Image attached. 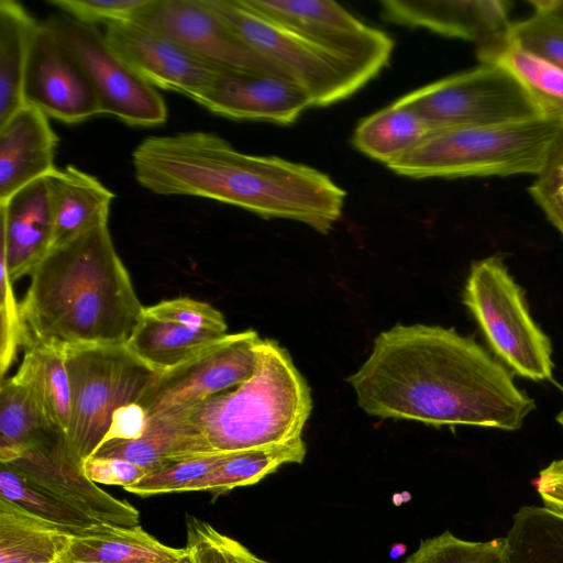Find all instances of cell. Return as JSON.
Masks as SVG:
<instances>
[{
  "instance_id": "6da1fadb",
  "label": "cell",
  "mask_w": 563,
  "mask_h": 563,
  "mask_svg": "<svg viewBox=\"0 0 563 563\" xmlns=\"http://www.w3.org/2000/svg\"><path fill=\"white\" fill-rule=\"evenodd\" d=\"M347 382L360 408L382 419L515 431L536 408L495 356L440 325L380 332Z\"/></svg>"
},
{
  "instance_id": "7a4b0ae2",
  "label": "cell",
  "mask_w": 563,
  "mask_h": 563,
  "mask_svg": "<svg viewBox=\"0 0 563 563\" xmlns=\"http://www.w3.org/2000/svg\"><path fill=\"white\" fill-rule=\"evenodd\" d=\"M136 181L162 196H192L328 233L346 192L327 174L277 156L245 154L203 131L152 135L132 152Z\"/></svg>"
},
{
  "instance_id": "3957f363",
  "label": "cell",
  "mask_w": 563,
  "mask_h": 563,
  "mask_svg": "<svg viewBox=\"0 0 563 563\" xmlns=\"http://www.w3.org/2000/svg\"><path fill=\"white\" fill-rule=\"evenodd\" d=\"M108 224L53 247L20 303L24 344H125L143 317Z\"/></svg>"
},
{
  "instance_id": "277c9868",
  "label": "cell",
  "mask_w": 563,
  "mask_h": 563,
  "mask_svg": "<svg viewBox=\"0 0 563 563\" xmlns=\"http://www.w3.org/2000/svg\"><path fill=\"white\" fill-rule=\"evenodd\" d=\"M255 351L256 366L249 379L181 410L213 452L288 442L301 437L311 413L310 388L287 350L266 339Z\"/></svg>"
},
{
  "instance_id": "5b68a950",
  "label": "cell",
  "mask_w": 563,
  "mask_h": 563,
  "mask_svg": "<svg viewBox=\"0 0 563 563\" xmlns=\"http://www.w3.org/2000/svg\"><path fill=\"white\" fill-rule=\"evenodd\" d=\"M562 134L563 123L548 118L442 129L387 167L418 179L537 175Z\"/></svg>"
},
{
  "instance_id": "8992f818",
  "label": "cell",
  "mask_w": 563,
  "mask_h": 563,
  "mask_svg": "<svg viewBox=\"0 0 563 563\" xmlns=\"http://www.w3.org/2000/svg\"><path fill=\"white\" fill-rule=\"evenodd\" d=\"M250 48L263 55L309 95L313 107L341 101L378 74L243 5L240 0H205Z\"/></svg>"
},
{
  "instance_id": "52a82bcc",
  "label": "cell",
  "mask_w": 563,
  "mask_h": 563,
  "mask_svg": "<svg viewBox=\"0 0 563 563\" xmlns=\"http://www.w3.org/2000/svg\"><path fill=\"white\" fill-rule=\"evenodd\" d=\"M495 357L533 382L553 380L552 344L530 314L525 292L499 255L474 262L463 292Z\"/></svg>"
},
{
  "instance_id": "ba28073f",
  "label": "cell",
  "mask_w": 563,
  "mask_h": 563,
  "mask_svg": "<svg viewBox=\"0 0 563 563\" xmlns=\"http://www.w3.org/2000/svg\"><path fill=\"white\" fill-rule=\"evenodd\" d=\"M70 385V418L66 431L73 450L86 460L102 443L113 413L137 402L157 373L125 344L64 346Z\"/></svg>"
},
{
  "instance_id": "9c48e42d",
  "label": "cell",
  "mask_w": 563,
  "mask_h": 563,
  "mask_svg": "<svg viewBox=\"0 0 563 563\" xmlns=\"http://www.w3.org/2000/svg\"><path fill=\"white\" fill-rule=\"evenodd\" d=\"M401 99L435 130L544 118L521 84L495 63H479L418 88Z\"/></svg>"
},
{
  "instance_id": "30bf717a",
  "label": "cell",
  "mask_w": 563,
  "mask_h": 563,
  "mask_svg": "<svg viewBox=\"0 0 563 563\" xmlns=\"http://www.w3.org/2000/svg\"><path fill=\"white\" fill-rule=\"evenodd\" d=\"M85 73L102 110L132 126H157L167 120L157 89L110 46L104 33L59 13L45 20Z\"/></svg>"
},
{
  "instance_id": "8fae6325",
  "label": "cell",
  "mask_w": 563,
  "mask_h": 563,
  "mask_svg": "<svg viewBox=\"0 0 563 563\" xmlns=\"http://www.w3.org/2000/svg\"><path fill=\"white\" fill-rule=\"evenodd\" d=\"M257 332L225 334L186 362L157 372L137 404L147 419L187 409L211 396L239 386L256 366Z\"/></svg>"
},
{
  "instance_id": "7c38bea8",
  "label": "cell",
  "mask_w": 563,
  "mask_h": 563,
  "mask_svg": "<svg viewBox=\"0 0 563 563\" xmlns=\"http://www.w3.org/2000/svg\"><path fill=\"white\" fill-rule=\"evenodd\" d=\"M132 22L169 36L220 69L287 77L277 65L235 36L205 0H153Z\"/></svg>"
},
{
  "instance_id": "4fadbf2b",
  "label": "cell",
  "mask_w": 563,
  "mask_h": 563,
  "mask_svg": "<svg viewBox=\"0 0 563 563\" xmlns=\"http://www.w3.org/2000/svg\"><path fill=\"white\" fill-rule=\"evenodd\" d=\"M246 8L331 49L355 59L377 74L388 64L393 40L366 25L345 8L329 0H240Z\"/></svg>"
},
{
  "instance_id": "5bb4252c",
  "label": "cell",
  "mask_w": 563,
  "mask_h": 563,
  "mask_svg": "<svg viewBox=\"0 0 563 563\" xmlns=\"http://www.w3.org/2000/svg\"><path fill=\"white\" fill-rule=\"evenodd\" d=\"M82 463L66 433L56 429L8 464L102 523L123 528L140 526L136 508L90 481Z\"/></svg>"
},
{
  "instance_id": "9a60e30c",
  "label": "cell",
  "mask_w": 563,
  "mask_h": 563,
  "mask_svg": "<svg viewBox=\"0 0 563 563\" xmlns=\"http://www.w3.org/2000/svg\"><path fill=\"white\" fill-rule=\"evenodd\" d=\"M24 104L74 124L101 115L100 103L81 67L46 21H41L23 80Z\"/></svg>"
},
{
  "instance_id": "2e32d148",
  "label": "cell",
  "mask_w": 563,
  "mask_h": 563,
  "mask_svg": "<svg viewBox=\"0 0 563 563\" xmlns=\"http://www.w3.org/2000/svg\"><path fill=\"white\" fill-rule=\"evenodd\" d=\"M208 111L232 120L288 125L313 107L307 91L292 79L261 71L221 69L191 98Z\"/></svg>"
},
{
  "instance_id": "e0dca14e",
  "label": "cell",
  "mask_w": 563,
  "mask_h": 563,
  "mask_svg": "<svg viewBox=\"0 0 563 563\" xmlns=\"http://www.w3.org/2000/svg\"><path fill=\"white\" fill-rule=\"evenodd\" d=\"M103 33L114 52L155 88L191 99L221 70L169 36L133 22L106 25Z\"/></svg>"
},
{
  "instance_id": "ac0fdd59",
  "label": "cell",
  "mask_w": 563,
  "mask_h": 563,
  "mask_svg": "<svg viewBox=\"0 0 563 563\" xmlns=\"http://www.w3.org/2000/svg\"><path fill=\"white\" fill-rule=\"evenodd\" d=\"M385 20L474 42L477 48L508 37L511 2L506 0H386Z\"/></svg>"
},
{
  "instance_id": "d6986e66",
  "label": "cell",
  "mask_w": 563,
  "mask_h": 563,
  "mask_svg": "<svg viewBox=\"0 0 563 563\" xmlns=\"http://www.w3.org/2000/svg\"><path fill=\"white\" fill-rule=\"evenodd\" d=\"M1 258L12 282L31 274L51 251L54 220L46 177L0 201Z\"/></svg>"
},
{
  "instance_id": "ffe728a7",
  "label": "cell",
  "mask_w": 563,
  "mask_h": 563,
  "mask_svg": "<svg viewBox=\"0 0 563 563\" xmlns=\"http://www.w3.org/2000/svg\"><path fill=\"white\" fill-rule=\"evenodd\" d=\"M58 141L48 117L27 104L0 124V201L56 169Z\"/></svg>"
},
{
  "instance_id": "44dd1931",
  "label": "cell",
  "mask_w": 563,
  "mask_h": 563,
  "mask_svg": "<svg viewBox=\"0 0 563 563\" xmlns=\"http://www.w3.org/2000/svg\"><path fill=\"white\" fill-rule=\"evenodd\" d=\"M46 178L54 220L52 249L108 224L115 195L97 177L74 165H66Z\"/></svg>"
},
{
  "instance_id": "7402d4cb",
  "label": "cell",
  "mask_w": 563,
  "mask_h": 563,
  "mask_svg": "<svg viewBox=\"0 0 563 563\" xmlns=\"http://www.w3.org/2000/svg\"><path fill=\"white\" fill-rule=\"evenodd\" d=\"M213 452L184 411L147 419L146 430L135 440L103 442L92 454L130 461L147 472L168 462Z\"/></svg>"
},
{
  "instance_id": "603a6c76",
  "label": "cell",
  "mask_w": 563,
  "mask_h": 563,
  "mask_svg": "<svg viewBox=\"0 0 563 563\" xmlns=\"http://www.w3.org/2000/svg\"><path fill=\"white\" fill-rule=\"evenodd\" d=\"M0 499L38 520L59 528L71 538L101 536L118 528L86 515L12 465L1 462Z\"/></svg>"
},
{
  "instance_id": "cb8c5ba5",
  "label": "cell",
  "mask_w": 563,
  "mask_h": 563,
  "mask_svg": "<svg viewBox=\"0 0 563 563\" xmlns=\"http://www.w3.org/2000/svg\"><path fill=\"white\" fill-rule=\"evenodd\" d=\"M435 130L401 98L364 118L353 144L363 154L386 166L421 144Z\"/></svg>"
},
{
  "instance_id": "d4e9b609",
  "label": "cell",
  "mask_w": 563,
  "mask_h": 563,
  "mask_svg": "<svg viewBox=\"0 0 563 563\" xmlns=\"http://www.w3.org/2000/svg\"><path fill=\"white\" fill-rule=\"evenodd\" d=\"M40 22L21 3L0 1V124L24 106V74Z\"/></svg>"
},
{
  "instance_id": "484cf974",
  "label": "cell",
  "mask_w": 563,
  "mask_h": 563,
  "mask_svg": "<svg viewBox=\"0 0 563 563\" xmlns=\"http://www.w3.org/2000/svg\"><path fill=\"white\" fill-rule=\"evenodd\" d=\"M225 334L143 314L125 345L148 367L163 372L186 362Z\"/></svg>"
},
{
  "instance_id": "4316f807",
  "label": "cell",
  "mask_w": 563,
  "mask_h": 563,
  "mask_svg": "<svg viewBox=\"0 0 563 563\" xmlns=\"http://www.w3.org/2000/svg\"><path fill=\"white\" fill-rule=\"evenodd\" d=\"M476 55L479 63H495L507 69L536 101L544 118L563 123L562 68L523 49L509 36L477 48Z\"/></svg>"
},
{
  "instance_id": "83f0119b",
  "label": "cell",
  "mask_w": 563,
  "mask_h": 563,
  "mask_svg": "<svg viewBox=\"0 0 563 563\" xmlns=\"http://www.w3.org/2000/svg\"><path fill=\"white\" fill-rule=\"evenodd\" d=\"M186 548L163 544L141 526L118 527L93 537L71 538L64 563H175Z\"/></svg>"
},
{
  "instance_id": "f1b7e54d",
  "label": "cell",
  "mask_w": 563,
  "mask_h": 563,
  "mask_svg": "<svg viewBox=\"0 0 563 563\" xmlns=\"http://www.w3.org/2000/svg\"><path fill=\"white\" fill-rule=\"evenodd\" d=\"M71 537L0 499V563H64Z\"/></svg>"
},
{
  "instance_id": "f546056e",
  "label": "cell",
  "mask_w": 563,
  "mask_h": 563,
  "mask_svg": "<svg viewBox=\"0 0 563 563\" xmlns=\"http://www.w3.org/2000/svg\"><path fill=\"white\" fill-rule=\"evenodd\" d=\"M307 446L301 437L282 444L234 451L212 472L190 484L186 492L203 490L213 496L235 487L258 483L288 463H301Z\"/></svg>"
},
{
  "instance_id": "4dcf8cb0",
  "label": "cell",
  "mask_w": 563,
  "mask_h": 563,
  "mask_svg": "<svg viewBox=\"0 0 563 563\" xmlns=\"http://www.w3.org/2000/svg\"><path fill=\"white\" fill-rule=\"evenodd\" d=\"M56 429L58 428L51 421L40 400L27 385L14 376L1 380V463L11 462L22 451Z\"/></svg>"
},
{
  "instance_id": "1f68e13d",
  "label": "cell",
  "mask_w": 563,
  "mask_h": 563,
  "mask_svg": "<svg viewBox=\"0 0 563 563\" xmlns=\"http://www.w3.org/2000/svg\"><path fill=\"white\" fill-rule=\"evenodd\" d=\"M25 349L13 376L31 388L51 421L66 433L70 418V385L64 346L32 343Z\"/></svg>"
},
{
  "instance_id": "d6a6232c",
  "label": "cell",
  "mask_w": 563,
  "mask_h": 563,
  "mask_svg": "<svg viewBox=\"0 0 563 563\" xmlns=\"http://www.w3.org/2000/svg\"><path fill=\"white\" fill-rule=\"evenodd\" d=\"M505 539L509 563H563V514L521 507Z\"/></svg>"
},
{
  "instance_id": "836d02e7",
  "label": "cell",
  "mask_w": 563,
  "mask_h": 563,
  "mask_svg": "<svg viewBox=\"0 0 563 563\" xmlns=\"http://www.w3.org/2000/svg\"><path fill=\"white\" fill-rule=\"evenodd\" d=\"M404 563H509L506 539L467 541L450 531L420 541Z\"/></svg>"
},
{
  "instance_id": "e575fe53",
  "label": "cell",
  "mask_w": 563,
  "mask_h": 563,
  "mask_svg": "<svg viewBox=\"0 0 563 563\" xmlns=\"http://www.w3.org/2000/svg\"><path fill=\"white\" fill-rule=\"evenodd\" d=\"M231 452H210L168 462L147 472L136 484L124 488L141 497L185 493L197 479L217 468Z\"/></svg>"
},
{
  "instance_id": "d590c367",
  "label": "cell",
  "mask_w": 563,
  "mask_h": 563,
  "mask_svg": "<svg viewBox=\"0 0 563 563\" xmlns=\"http://www.w3.org/2000/svg\"><path fill=\"white\" fill-rule=\"evenodd\" d=\"M186 548L194 563H269L235 539L195 517L187 520Z\"/></svg>"
},
{
  "instance_id": "8d00e7d4",
  "label": "cell",
  "mask_w": 563,
  "mask_h": 563,
  "mask_svg": "<svg viewBox=\"0 0 563 563\" xmlns=\"http://www.w3.org/2000/svg\"><path fill=\"white\" fill-rule=\"evenodd\" d=\"M508 36L523 49L563 69V25L533 13L512 22Z\"/></svg>"
},
{
  "instance_id": "74e56055",
  "label": "cell",
  "mask_w": 563,
  "mask_h": 563,
  "mask_svg": "<svg viewBox=\"0 0 563 563\" xmlns=\"http://www.w3.org/2000/svg\"><path fill=\"white\" fill-rule=\"evenodd\" d=\"M528 191L550 223L563 235V134Z\"/></svg>"
},
{
  "instance_id": "f35d334b",
  "label": "cell",
  "mask_w": 563,
  "mask_h": 563,
  "mask_svg": "<svg viewBox=\"0 0 563 563\" xmlns=\"http://www.w3.org/2000/svg\"><path fill=\"white\" fill-rule=\"evenodd\" d=\"M153 0H51L49 3L74 20L95 25L132 22Z\"/></svg>"
},
{
  "instance_id": "ab89813d",
  "label": "cell",
  "mask_w": 563,
  "mask_h": 563,
  "mask_svg": "<svg viewBox=\"0 0 563 563\" xmlns=\"http://www.w3.org/2000/svg\"><path fill=\"white\" fill-rule=\"evenodd\" d=\"M12 280L3 258L0 260V374L1 380L24 344V324L14 297Z\"/></svg>"
},
{
  "instance_id": "60d3db41",
  "label": "cell",
  "mask_w": 563,
  "mask_h": 563,
  "mask_svg": "<svg viewBox=\"0 0 563 563\" xmlns=\"http://www.w3.org/2000/svg\"><path fill=\"white\" fill-rule=\"evenodd\" d=\"M143 314L157 320L179 323L189 328L225 333L223 314L212 306L188 297L161 301L144 307Z\"/></svg>"
},
{
  "instance_id": "b9f144b4",
  "label": "cell",
  "mask_w": 563,
  "mask_h": 563,
  "mask_svg": "<svg viewBox=\"0 0 563 563\" xmlns=\"http://www.w3.org/2000/svg\"><path fill=\"white\" fill-rule=\"evenodd\" d=\"M82 466L93 483L119 485L123 488L136 484L146 474L141 466L119 457L91 455L84 460Z\"/></svg>"
},
{
  "instance_id": "7bdbcfd3",
  "label": "cell",
  "mask_w": 563,
  "mask_h": 563,
  "mask_svg": "<svg viewBox=\"0 0 563 563\" xmlns=\"http://www.w3.org/2000/svg\"><path fill=\"white\" fill-rule=\"evenodd\" d=\"M146 426L147 416L144 409L137 402L128 404L113 413L110 429L102 443L111 440L139 439L145 432Z\"/></svg>"
},
{
  "instance_id": "ee69618b",
  "label": "cell",
  "mask_w": 563,
  "mask_h": 563,
  "mask_svg": "<svg viewBox=\"0 0 563 563\" xmlns=\"http://www.w3.org/2000/svg\"><path fill=\"white\" fill-rule=\"evenodd\" d=\"M543 507L563 514V459L551 462L536 481Z\"/></svg>"
},
{
  "instance_id": "f6af8a7d",
  "label": "cell",
  "mask_w": 563,
  "mask_h": 563,
  "mask_svg": "<svg viewBox=\"0 0 563 563\" xmlns=\"http://www.w3.org/2000/svg\"><path fill=\"white\" fill-rule=\"evenodd\" d=\"M534 14L563 25V0H530Z\"/></svg>"
},
{
  "instance_id": "bcb514c9",
  "label": "cell",
  "mask_w": 563,
  "mask_h": 563,
  "mask_svg": "<svg viewBox=\"0 0 563 563\" xmlns=\"http://www.w3.org/2000/svg\"><path fill=\"white\" fill-rule=\"evenodd\" d=\"M186 548V547H185ZM175 563H194L189 551L186 548V552Z\"/></svg>"
},
{
  "instance_id": "7dc6e473",
  "label": "cell",
  "mask_w": 563,
  "mask_h": 563,
  "mask_svg": "<svg viewBox=\"0 0 563 563\" xmlns=\"http://www.w3.org/2000/svg\"><path fill=\"white\" fill-rule=\"evenodd\" d=\"M558 423L563 428V408L556 416Z\"/></svg>"
}]
</instances>
